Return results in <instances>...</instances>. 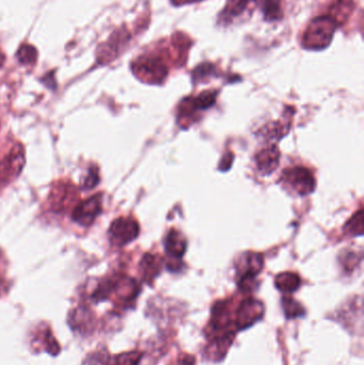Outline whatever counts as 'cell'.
<instances>
[{"label": "cell", "mask_w": 364, "mask_h": 365, "mask_svg": "<svg viewBox=\"0 0 364 365\" xmlns=\"http://www.w3.org/2000/svg\"><path fill=\"white\" fill-rule=\"evenodd\" d=\"M336 26L337 23L331 16L314 19L303 36V46L311 49L324 48L333 38Z\"/></svg>", "instance_id": "1"}, {"label": "cell", "mask_w": 364, "mask_h": 365, "mask_svg": "<svg viewBox=\"0 0 364 365\" xmlns=\"http://www.w3.org/2000/svg\"><path fill=\"white\" fill-rule=\"evenodd\" d=\"M263 314H264V307L262 302L252 298L244 300L237 309L235 326L239 330L247 329L254 323L260 321Z\"/></svg>", "instance_id": "2"}, {"label": "cell", "mask_w": 364, "mask_h": 365, "mask_svg": "<svg viewBox=\"0 0 364 365\" xmlns=\"http://www.w3.org/2000/svg\"><path fill=\"white\" fill-rule=\"evenodd\" d=\"M132 70L138 76L150 81H160L167 75V66L160 57H143L137 60L132 66Z\"/></svg>", "instance_id": "3"}, {"label": "cell", "mask_w": 364, "mask_h": 365, "mask_svg": "<svg viewBox=\"0 0 364 365\" xmlns=\"http://www.w3.org/2000/svg\"><path fill=\"white\" fill-rule=\"evenodd\" d=\"M108 233L111 242L122 246L132 242L138 236V223L134 219L121 217L111 223Z\"/></svg>", "instance_id": "4"}, {"label": "cell", "mask_w": 364, "mask_h": 365, "mask_svg": "<svg viewBox=\"0 0 364 365\" xmlns=\"http://www.w3.org/2000/svg\"><path fill=\"white\" fill-rule=\"evenodd\" d=\"M102 212V195H95L81 201L72 212V219L78 225H91Z\"/></svg>", "instance_id": "5"}, {"label": "cell", "mask_w": 364, "mask_h": 365, "mask_svg": "<svg viewBox=\"0 0 364 365\" xmlns=\"http://www.w3.org/2000/svg\"><path fill=\"white\" fill-rule=\"evenodd\" d=\"M25 163L23 150L14 148L8 155L0 160V185L8 184L19 175Z\"/></svg>", "instance_id": "6"}, {"label": "cell", "mask_w": 364, "mask_h": 365, "mask_svg": "<svg viewBox=\"0 0 364 365\" xmlns=\"http://www.w3.org/2000/svg\"><path fill=\"white\" fill-rule=\"evenodd\" d=\"M284 179L297 192L301 195L311 192L314 189V178L308 169L301 167L288 169L284 171Z\"/></svg>", "instance_id": "7"}, {"label": "cell", "mask_w": 364, "mask_h": 365, "mask_svg": "<svg viewBox=\"0 0 364 365\" xmlns=\"http://www.w3.org/2000/svg\"><path fill=\"white\" fill-rule=\"evenodd\" d=\"M256 160L261 173L264 175L273 173L277 168L278 163H279V152L276 147L269 148V149L261 151L256 156Z\"/></svg>", "instance_id": "8"}, {"label": "cell", "mask_w": 364, "mask_h": 365, "mask_svg": "<svg viewBox=\"0 0 364 365\" xmlns=\"http://www.w3.org/2000/svg\"><path fill=\"white\" fill-rule=\"evenodd\" d=\"M75 191L72 190L71 185H60L58 188L51 192V206L56 210H61L66 207V204L71 203L70 200L74 199Z\"/></svg>", "instance_id": "9"}, {"label": "cell", "mask_w": 364, "mask_h": 365, "mask_svg": "<svg viewBox=\"0 0 364 365\" xmlns=\"http://www.w3.org/2000/svg\"><path fill=\"white\" fill-rule=\"evenodd\" d=\"M276 287L284 293H293L301 287V279L296 274L284 272L276 278Z\"/></svg>", "instance_id": "10"}, {"label": "cell", "mask_w": 364, "mask_h": 365, "mask_svg": "<svg viewBox=\"0 0 364 365\" xmlns=\"http://www.w3.org/2000/svg\"><path fill=\"white\" fill-rule=\"evenodd\" d=\"M186 242L181 234L171 231L167 236L166 250L175 257H181L185 252Z\"/></svg>", "instance_id": "11"}, {"label": "cell", "mask_w": 364, "mask_h": 365, "mask_svg": "<svg viewBox=\"0 0 364 365\" xmlns=\"http://www.w3.org/2000/svg\"><path fill=\"white\" fill-rule=\"evenodd\" d=\"M260 6L269 21H276L282 16L281 0H260Z\"/></svg>", "instance_id": "12"}, {"label": "cell", "mask_w": 364, "mask_h": 365, "mask_svg": "<svg viewBox=\"0 0 364 365\" xmlns=\"http://www.w3.org/2000/svg\"><path fill=\"white\" fill-rule=\"evenodd\" d=\"M160 268L158 259L154 255H147L141 262V269L145 278H153L160 272Z\"/></svg>", "instance_id": "13"}, {"label": "cell", "mask_w": 364, "mask_h": 365, "mask_svg": "<svg viewBox=\"0 0 364 365\" xmlns=\"http://www.w3.org/2000/svg\"><path fill=\"white\" fill-rule=\"evenodd\" d=\"M16 57L21 64H33L38 58V51L32 45L23 44L17 51Z\"/></svg>", "instance_id": "14"}, {"label": "cell", "mask_w": 364, "mask_h": 365, "mask_svg": "<svg viewBox=\"0 0 364 365\" xmlns=\"http://www.w3.org/2000/svg\"><path fill=\"white\" fill-rule=\"evenodd\" d=\"M250 1L251 0H230L222 17L228 21V19L237 16V15L244 12V10H245L246 6H248Z\"/></svg>", "instance_id": "15"}, {"label": "cell", "mask_w": 364, "mask_h": 365, "mask_svg": "<svg viewBox=\"0 0 364 365\" xmlns=\"http://www.w3.org/2000/svg\"><path fill=\"white\" fill-rule=\"evenodd\" d=\"M141 353L139 351H128L117 356L113 361V365H138L140 362Z\"/></svg>", "instance_id": "16"}, {"label": "cell", "mask_w": 364, "mask_h": 365, "mask_svg": "<svg viewBox=\"0 0 364 365\" xmlns=\"http://www.w3.org/2000/svg\"><path fill=\"white\" fill-rule=\"evenodd\" d=\"M284 313L288 319H294V317H301L305 313L303 307L297 304L295 300L286 299L284 302Z\"/></svg>", "instance_id": "17"}, {"label": "cell", "mask_w": 364, "mask_h": 365, "mask_svg": "<svg viewBox=\"0 0 364 365\" xmlns=\"http://www.w3.org/2000/svg\"><path fill=\"white\" fill-rule=\"evenodd\" d=\"M109 356L106 351H93L85 357L83 365H108Z\"/></svg>", "instance_id": "18"}, {"label": "cell", "mask_w": 364, "mask_h": 365, "mask_svg": "<svg viewBox=\"0 0 364 365\" xmlns=\"http://www.w3.org/2000/svg\"><path fill=\"white\" fill-rule=\"evenodd\" d=\"M348 231L353 235H361L363 233V210H359L358 214L350 220V225H348Z\"/></svg>", "instance_id": "19"}, {"label": "cell", "mask_w": 364, "mask_h": 365, "mask_svg": "<svg viewBox=\"0 0 364 365\" xmlns=\"http://www.w3.org/2000/svg\"><path fill=\"white\" fill-rule=\"evenodd\" d=\"M98 173L95 168H91L88 173L87 178L83 182V188L92 189L98 185Z\"/></svg>", "instance_id": "20"}, {"label": "cell", "mask_w": 364, "mask_h": 365, "mask_svg": "<svg viewBox=\"0 0 364 365\" xmlns=\"http://www.w3.org/2000/svg\"><path fill=\"white\" fill-rule=\"evenodd\" d=\"M177 365H194V359H192V357L183 358Z\"/></svg>", "instance_id": "21"}, {"label": "cell", "mask_w": 364, "mask_h": 365, "mask_svg": "<svg viewBox=\"0 0 364 365\" xmlns=\"http://www.w3.org/2000/svg\"><path fill=\"white\" fill-rule=\"evenodd\" d=\"M190 1H194V0H173V2H175V4H184V2H190Z\"/></svg>", "instance_id": "22"}, {"label": "cell", "mask_w": 364, "mask_h": 365, "mask_svg": "<svg viewBox=\"0 0 364 365\" xmlns=\"http://www.w3.org/2000/svg\"><path fill=\"white\" fill-rule=\"evenodd\" d=\"M4 53H2L1 51H0V66H1L2 64H4Z\"/></svg>", "instance_id": "23"}]
</instances>
